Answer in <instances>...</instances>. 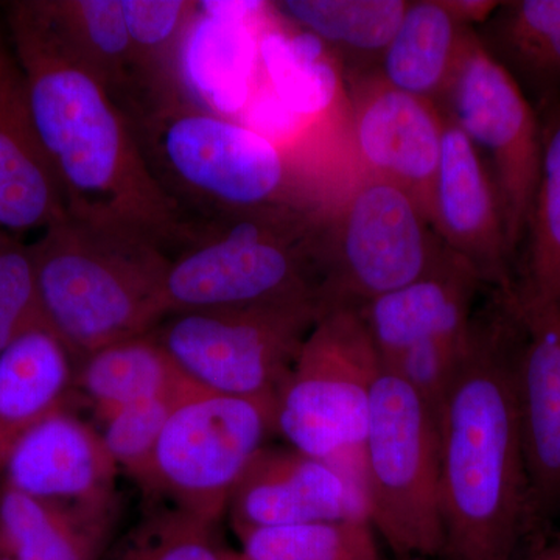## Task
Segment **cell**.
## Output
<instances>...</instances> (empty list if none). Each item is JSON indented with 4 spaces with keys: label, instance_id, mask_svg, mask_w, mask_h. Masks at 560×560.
I'll use <instances>...</instances> for the list:
<instances>
[{
    "label": "cell",
    "instance_id": "obj_8",
    "mask_svg": "<svg viewBox=\"0 0 560 560\" xmlns=\"http://www.w3.org/2000/svg\"><path fill=\"white\" fill-rule=\"evenodd\" d=\"M418 201L366 176L323 217L320 305L360 308L427 275L447 254Z\"/></svg>",
    "mask_w": 560,
    "mask_h": 560
},
{
    "label": "cell",
    "instance_id": "obj_4",
    "mask_svg": "<svg viewBox=\"0 0 560 560\" xmlns=\"http://www.w3.org/2000/svg\"><path fill=\"white\" fill-rule=\"evenodd\" d=\"M323 217L294 202L197 221L165 276L168 315L320 305Z\"/></svg>",
    "mask_w": 560,
    "mask_h": 560
},
{
    "label": "cell",
    "instance_id": "obj_6",
    "mask_svg": "<svg viewBox=\"0 0 560 560\" xmlns=\"http://www.w3.org/2000/svg\"><path fill=\"white\" fill-rule=\"evenodd\" d=\"M382 370L359 311L324 312L278 390L275 433L364 481V438Z\"/></svg>",
    "mask_w": 560,
    "mask_h": 560
},
{
    "label": "cell",
    "instance_id": "obj_33",
    "mask_svg": "<svg viewBox=\"0 0 560 560\" xmlns=\"http://www.w3.org/2000/svg\"><path fill=\"white\" fill-rule=\"evenodd\" d=\"M470 327L460 335L431 338L411 346L383 366L410 385L430 405L438 418L466 355Z\"/></svg>",
    "mask_w": 560,
    "mask_h": 560
},
{
    "label": "cell",
    "instance_id": "obj_18",
    "mask_svg": "<svg viewBox=\"0 0 560 560\" xmlns=\"http://www.w3.org/2000/svg\"><path fill=\"white\" fill-rule=\"evenodd\" d=\"M482 285L469 261L447 250L422 278L357 308L383 366L419 342L469 330Z\"/></svg>",
    "mask_w": 560,
    "mask_h": 560
},
{
    "label": "cell",
    "instance_id": "obj_10",
    "mask_svg": "<svg viewBox=\"0 0 560 560\" xmlns=\"http://www.w3.org/2000/svg\"><path fill=\"white\" fill-rule=\"evenodd\" d=\"M272 431L270 401L201 390L168 419L142 488L172 500L175 510L217 525Z\"/></svg>",
    "mask_w": 560,
    "mask_h": 560
},
{
    "label": "cell",
    "instance_id": "obj_25",
    "mask_svg": "<svg viewBox=\"0 0 560 560\" xmlns=\"http://www.w3.org/2000/svg\"><path fill=\"white\" fill-rule=\"evenodd\" d=\"M73 382L101 419L136 401L195 385L162 348L153 330L83 357Z\"/></svg>",
    "mask_w": 560,
    "mask_h": 560
},
{
    "label": "cell",
    "instance_id": "obj_20",
    "mask_svg": "<svg viewBox=\"0 0 560 560\" xmlns=\"http://www.w3.org/2000/svg\"><path fill=\"white\" fill-rule=\"evenodd\" d=\"M475 32L534 109L560 106V0L500 2Z\"/></svg>",
    "mask_w": 560,
    "mask_h": 560
},
{
    "label": "cell",
    "instance_id": "obj_17",
    "mask_svg": "<svg viewBox=\"0 0 560 560\" xmlns=\"http://www.w3.org/2000/svg\"><path fill=\"white\" fill-rule=\"evenodd\" d=\"M68 219L33 124L24 73L0 43V231H47Z\"/></svg>",
    "mask_w": 560,
    "mask_h": 560
},
{
    "label": "cell",
    "instance_id": "obj_7",
    "mask_svg": "<svg viewBox=\"0 0 560 560\" xmlns=\"http://www.w3.org/2000/svg\"><path fill=\"white\" fill-rule=\"evenodd\" d=\"M370 523L393 556L441 559L440 423L422 397L383 368L363 447Z\"/></svg>",
    "mask_w": 560,
    "mask_h": 560
},
{
    "label": "cell",
    "instance_id": "obj_2",
    "mask_svg": "<svg viewBox=\"0 0 560 560\" xmlns=\"http://www.w3.org/2000/svg\"><path fill=\"white\" fill-rule=\"evenodd\" d=\"M521 324L495 293L474 315L469 346L440 411L441 560H515L534 528L515 361Z\"/></svg>",
    "mask_w": 560,
    "mask_h": 560
},
{
    "label": "cell",
    "instance_id": "obj_12",
    "mask_svg": "<svg viewBox=\"0 0 560 560\" xmlns=\"http://www.w3.org/2000/svg\"><path fill=\"white\" fill-rule=\"evenodd\" d=\"M345 80L353 145L366 176L410 194L430 220L445 127L440 106L390 86L375 69L346 72Z\"/></svg>",
    "mask_w": 560,
    "mask_h": 560
},
{
    "label": "cell",
    "instance_id": "obj_13",
    "mask_svg": "<svg viewBox=\"0 0 560 560\" xmlns=\"http://www.w3.org/2000/svg\"><path fill=\"white\" fill-rule=\"evenodd\" d=\"M116 474L101 431L61 407L38 420L13 445L3 486L109 525Z\"/></svg>",
    "mask_w": 560,
    "mask_h": 560
},
{
    "label": "cell",
    "instance_id": "obj_14",
    "mask_svg": "<svg viewBox=\"0 0 560 560\" xmlns=\"http://www.w3.org/2000/svg\"><path fill=\"white\" fill-rule=\"evenodd\" d=\"M430 221L442 245L469 261L493 293L514 289L515 256L495 179L480 151L447 117Z\"/></svg>",
    "mask_w": 560,
    "mask_h": 560
},
{
    "label": "cell",
    "instance_id": "obj_22",
    "mask_svg": "<svg viewBox=\"0 0 560 560\" xmlns=\"http://www.w3.org/2000/svg\"><path fill=\"white\" fill-rule=\"evenodd\" d=\"M469 31L444 0L408 2L375 70L390 86L438 105Z\"/></svg>",
    "mask_w": 560,
    "mask_h": 560
},
{
    "label": "cell",
    "instance_id": "obj_15",
    "mask_svg": "<svg viewBox=\"0 0 560 560\" xmlns=\"http://www.w3.org/2000/svg\"><path fill=\"white\" fill-rule=\"evenodd\" d=\"M518 324L515 397L534 526L560 510V313L512 289Z\"/></svg>",
    "mask_w": 560,
    "mask_h": 560
},
{
    "label": "cell",
    "instance_id": "obj_37",
    "mask_svg": "<svg viewBox=\"0 0 560 560\" xmlns=\"http://www.w3.org/2000/svg\"><path fill=\"white\" fill-rule=\"evenodd\" d=\"M533 560H560V559L556 558V556L552 555V552L550 550H547V551L540 552V555L536 556V558H534Z\"/></svg>",
    "mask_w": 560,
    "mask_h": 560
},
{
    "label": "cell",
    "instance_id": "obj_23",
    "mask_svg": "<svg viewBox=\"0 0 560 560\" xmlns=\"http://www.w3.org/2000/svg\"><path fill=\"white\" fill-rule=\"evenodd\" d=\"M279 20L307 33L341 62L342 72L375 69L399 27L405 0H282Z\"/></svg>",
    "mask_w": 560,
    "mask_h": 560
},
{
    "label": "cell",
    "instance_id": "obj_11",
    "mask_svg": "<svg viewBox=\"0 0 560 560\" xmlns=\"http://www.w3.org/2000/svg\"><path fill=\"white\" fill-rule=\"evenodd\" d=\"M488 162L514 256L528 231L539 180L541 120L518 84L470 28L440 103Z\"/></svg>",
    "mask_w": 560,
    "mask_h": 560
},
{
    "label": "cell",
    "instance_id": "obj_1",
    "mask_svg": "<svg viewBox=\"0 0 560 560\" xmlns=\"http://www.w3.org/2000/svg\"><path fill=\"white\" fill-rule=\"evenodd\" d=\"M9 24L28 105L69 219L130 232L162 248L189 242L195 221L161 186L130 121L33 11L10 2Z\"/></svg>",
    "mask_w": 560,
    "mask_h": 560
},
{
    "label": "cell",
    "instance_id": "obj_16",
    "mask_svg": "<svg viewBox=\"0 0 560 560\" xmlns=\"http://www.w3.org/2000/svg\"><path fill=\"white\" fill-rule=\"evenodd\" d=\"M234 530L311 522H368L366 485L326 460L265 445L232 493Z\"/></svg>",
    "mask_w": 560,
    "mask_h": 560
},
{
    "label": "cell",
    "instance_id": "obj_24",
    "mask_svg": "<svg viewBox=\"0 0 560 560\" xmlns=\"http://www.w3.org/2000/svg\"><path fill=\"white\" fill-rule=\"evenodd\" d=\"M130 36L138 101L127 119L189 97L180 77V51L200 3L189 0H121Z\"/></svg>",
    "mask_w": 560,
    "mask_h": 560
},
{
    "label": "cell",
    "instance_id": "obj_31",
    "mask_svg": "<svg viewBox=\"0 0 560 560\" xmlns=\"http://www.w3.org/2000/svg\"><path fill=\"white\" fill-rule=\"evenodd\" d=\"M230 552L217 539L215 523L173 508L140 523L114 560H228Z\"/></svg>",
    "mask_w": 560,
    "mask_h": 560
},
{
    "label": "cell",
    "instance_id": "obj_19",
    "mask_svg": "<svg viewBox=\"0 0 560 560\" xmlns=\"http://www.w3.org/2000/svg\"><path fill=\"white\" fill-rule=\"evenodd\" d=\"M75 361L50 326L24 331L0 352V477L22 434L62 407Z\"/></svg>",
    "mask_w": 560,
    "mask_h": 560
},
{
    "label": "cell",
    "instance_id": "obj_29",
    "mask_svg": "<svg viewBox=\"0 0 560 560\" xmlns=\"http://www.w3.org/2000/svg\"><path fill=\"white\" fill-rule=\"evenodd\" d=\"M242 560H382L368 522H311L235 530Z\"/></svg>",
    "mask_w": 560,
    "mask_h": 560
},
{
    "label": "cell",
    "instance_id": "obj_40",
    "mask_svg": "<svg viewBox=\"0 0 560 560\" xmlns=\"http://www.w3.org/2000/svg\"><path fill=\"white\" fill-rule=\"evenodd\" d=\"M7 232L0 231V241H2L3 235H5Z\"/></svg>",
    "mask_w": 560,
    "mask_h": 560
},
{
    "label": "cell",
    "instance_id": "obj_35",
    "mask_svg": "<svg viewBox=\"0 0 560 560\" xmlns=\"http://www.w3.org/2000/svg\"><path fill=\"white\" fill-rule=\"evenodd\" d=\"M0 560H18L16 556L7 547L5 541L0 537Z\"/></svg>",
    "mask_w": 560,
    "mask_h": 560
},
{
    "label": "cell",
    "instance_id": "obj_34",
    "mask_svg": "<svg viewBox=\"0 0 560 560\" xmlns=\"http://www.w3.org/2000/svg\"><path fill=\"white\" fill-rule=\"evenodd\" d=\"M444 2L447 9L452 11L453 16L460 24L470 28L474 22L481 25L482 22L488 21L490 14L500 5V2H488V0L486 2L485 0H451V2L444 0Z\"/></svg>",
    "mask_w": 560,
    "mask_h": 560
},
{
    "label": "cell",
    "instance_id": "obj_39",
    "mask_svg": "<svg viewBox=\"0 0 560 560\" xmlns=\"http://www.w3.org/2000/svg\"><path fill=\"white\" fill-rule=\"evenodd\" d=\"M228 560H242V558L238 552H230V558H228Z\"/></svg>",
    "mask_w": 560,
    "mask_h": 560
},
{
    "label": "cell",
    "instance_id": "obj_32",
    "mask_svg": "<svg viewBox=\"0 0 560 560\" xmlns=\"http://www.w3.org/2000/svg\"><path fill=\"white\" fill-rule=\"evenodd\" d=\"M49 326L40 307L32 245L0 241V352L24 331Z\"/></svg>",
    "mask_w": 560,
    "mask_h": 560
},
{
    "label": "cell",
    "instance_id": "obj_36",
    "mask_svg": "<svg viewBox=\"0 0 560 560\" xmlns=\"http://www.w3.org/2000/svg\"><path fill=\"white\" fill-rule=\"evenodd\" d=\"M382 560H441V559L423 558V556H393V558L382 559Z\"/></svg>",
    "mask_w": 560,
    "mask_h": 560
},
{
    "label": "cell",
    "instance_id": "obj_26",
    "mask_svg": "<svg viewBox=\"0 0 560 560\" xmlns=\"http://www.w3.org/2000/svg\"><path fill=\"white\" fill-rule=\"evenodd\" d=\"M106 523L0 489V537L18 560H98Z\"/></svg>",
    "mask_w": 560,
    "mask_h": 560
},
{
    "label": "cell",
    "instance_id": "obj_3",
    "mask_svg": "<svg viewBox=\"0 0 560 560\" xmlns=\"http://www.w3.org/2000/svg\"><path fill=\"white\" fill-rule=\"evenodd\" d=\"M32 248L44 316L77 360L167 318L172 257L156 242L68 219Z\"/></svg>",
    "mask_w": 560,
    "mask_h": 560
},
{
    "label": "cell",
    "instance_id": "obj_5",
    "mask_svg": "<svg viewBox=\"0 0 560 560\" xmlns=\"http://www.w3.org/2000/svg\"><path fill=\"white\" fill-rule=\"evenodd\" d=\"M151 172L205 220L238 215L290 200V165L268 136L180 97L131 117Z\"/></svg>",
    "mask_w": 560,
    "mask_h": 560
},
{
    "label": "cell",
    "instance_id": "obj_38",
    "mask_svg": "<svg viewBox=\"0 0 560 560\" xmlns=\"http://www.w3.org/2000/svg\"><path fill=\"white\" fill-rule=\"evenodd\" d=\"M550 551L556 556V558L560 559V541L555 548H551Z\"/></svg>",
    "mask_w": 560,
    "mask_h": 560
},
{
    "label": "cell",
    "instance_id": "obj_9",
    "mask_svg": "<svg viewBox=\"0 0 560 560\" xmlns=\"http://www.w3.org/2000/svg\"><path fill=\"white\" fill-rule=\"evenodd\" d=\"M323 315L318 302L173 313L153 330L195 385L221 396L270 401Z\"/></svg>",
    "mask_w": 560,
    "mask_h": 560
},
{
    "label": "cell",
    "instance_id": "obj_30",
    "mask_svg": "<svg viewBox=\"0 0 560 560\" xmlns=\"http://www.w3.org/2000/svg\"><path fill=\"white\" fill-rule=\"evenodd\" d=\"M201 390L205 389L198 385L173 390L136 401L102 419V441L117 469H124L142 486L149 478L154 448L168 419L184 400Z\"/></svg>",
    "mask_w": 560,
    "mask_h": 560
},
{
    "label": "cell",
    "instance_id": "obj_28",
    "mask_svg": "<svg viewBox=\"0 0 560 560\" xmlns=\"http://www.w3.org/2000/svg\"><path fill=\"white\" fill-rule=\"evenodd\" d=\"M259 55L276 94L290 109L316 114L337 98L341 81L334 55L307 33H264Z\"/></svg>",
    "mask_w": 560,
    "mask_h": 560
},
{
    "label": "cell",
    "instance_id": "obj_27",
    "mask_svg": "<svg viewBox=\"0 0 560 560\" xmlns=\"http://www.w3.org/2000/svg\"><path fill=\"white\" fill-rule=\"evenodd\" d=\"M540 120L539 180L526 231L525 264L515 290L560 313V106Z\"/></svg>",
    "mask_w": 560,
    "mask_h": 560
},
{
    "label": "cell",
    "instance_id": "obj_21",
    "mask_svg": "<svg viewBox=\"0 0 560 560\" xmlns=\"http://www.w3.org/2000/svg\"><path fill=\"white\" fill-rule=\"evenodd\" d=\"M49 31L127 116L138 101L121 0H28Z\"/></svg>",
    "mask_w": 560,
    "mask_h": 560
}]
</instances>
